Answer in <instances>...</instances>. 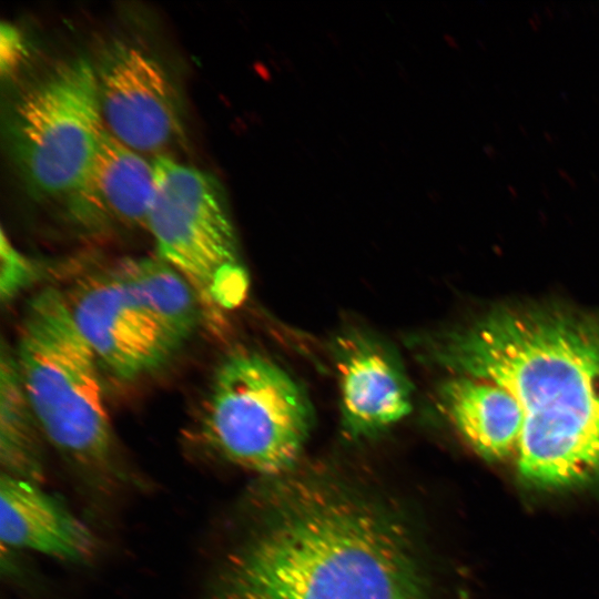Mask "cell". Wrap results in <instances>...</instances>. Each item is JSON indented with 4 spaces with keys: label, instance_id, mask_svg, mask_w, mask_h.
Here are the masks:
<instances>
[{
    "label": "cell",
    "instance_id": "6da1fadb",
    "mask_svg": "<svg viewBox=\"0 0 599 599\" xmlns=\"http://www.w3.org/2000/svg\"><path fill=\"white\" fill-rule=\"evenodd\" d=\"M274 488L210 599H432L416 534L390 500L331 479Z\"/></svg>",
    "mask_w": 599,
    "mask_h": 599
},
{
    "label": "cell",
    "instance_id": "9a60e30c",
    "mask_svg": "<svg viewBox=\"0 0 599 599\" xmlns=\"http://www.w3.org/2000/svg\"><path fill=\"white\" fill-rule=\"evenodd\" d=\"M0 295L3 303L10 302L35 278V267L1 232Z\"/></svg>",
    "mask_w": 599,
    "mask_h": 599
},
{
    "label": "cell",
    "instance_id": "5b68a950",
    "mask_svg": "<svg viewBox=\"0 0 599 599\" xmlns=\"http://www.w3.org/2000/svg\"><path fill=\"white\" fill-rule=\"evenodd\" d=\"M105 126L94 65L62 61L14 101L8 121L11 158L27 186L68 200L87 173Z\"/></svg>",
    "mask_w": 599,
    "mask_h": 599
},
{
    "label": "cell",
    "instance_id": "52a82bcc",
    "mask_svg": "<svg viewBox=\"0 0 599 599\" xmlns=\"http://www.w3.org/2000/svg\"><path fill=\"white\" fill-rule=\"evenodd\" d=\"M93 65L105 130L141 154L162 155L182 134L180 97L163 64L143 48L116 41Z\"/></svg>",
    "mask_w": 599,
    "mask_h": 599
},
{
    "label": "cell",
    "instance_id": "8992f818",
    "mask_svg": "<svg viewBox=\"0 0 599 599\" xmlns=\"http://www.w3.org/2000/svg\"><path fill=\"white\" fill-rule=\"evenodd\" d=\"M153 164L155 190L146 229L159 257L187 280L202 306L237 308L247 295L248 274L214 179L166 154Z\"/></svg>",
    "mask_w": 599,
    "mask_h": 599
},
{
    "label": "cell",
    "instance_id": "3957f363",
    "mask_svg": "<svg viewBox=\"0 0 599 599\" xmlns=\"http://www.w3.org/2000/svg\"><path fill=\"white\" fill-rule=\"evenodd\" d=\"M14 358L47 439L80 467L105 469L113 436L99 361L58 290L45 287L28 302Z\"/></svg>",
    "mask_w": 599,
    "mask_h": 599
},
{
    "label": "cell",
    "instance_id": "ba28073f",
    "mask_svg": "<svg viewBox=\"0 0 599 599\" xmlns=\"http://www.w3.org/2000/svg\"><path fill=\"white\" fill-rule=\"evenodd\" d=\"M67 301L98 361L119 378L134 379L158 369L180 347L115 266L82 280Z\"/></svg>",
    "mask_w": 599,
    "mask_h": 599
},
{
    "label": "cell",
    "instance_id": "4fadbf2b",
    "mask_svg": "<svg viewBox=\"0 0 599 599\" xmlns=\"http://www.w3.org/2000/svg\"><path fill=\"white\" fill-rule=\"evenodd\" d=\"M115 268L131 292L182 346L193 334L203 307L187 280L159 256L126 258Z\"/></svg>",
    "mask_w": 599,
    "mask_h": 599
},
{
    "label": "cell",
    "instance_id": "8fae6325",
    "mask_svg": "<svg viewBox=\"0 0 599 599\" xmlns=\"http://www.w3.org/2000/svg\"><path fill=\"white\" fill-rule=\"evenodd\" d=\"M0 539L10 548L27 549L67 561L89 559L95 550L90 529L38 483L2 474Z\"/></svg>",
    "mask_w": 599,
    "mask_h": 599
},
{
    "label": "cell",
    "instance_id": "2e32d148",
    "mask_svg": "<svg viewBox=\"0 0 599 599\" xmlns=\"http://www.w3.org/2000/svg\"><path fill=\"white\" fill-rule=\"evenodd\" d=\"M26 54V45L19 30L9 22L0 27V68L3 77L11 75Z\"/></svg>",
    "mask_w": 599,
    "mask_h": 599
},
{
    "label": "cell",
    "instance_id": "277c9868",
    "mask_svg": "<svg viewBox=\"0 0 599 599\" xmlns=\"http://www.w3.org/2000/svg\"><path fill=\"white\" fill-rule=\"evenodd\" d=\"M312 425L307 394L272 359L237 352L217 367L202 434L223 459L263 475L283 474L298 459Z\"/></svg>",
    "mask_w": 599,
    "mask_h": 599
},
{
    "label": "cell",
    "instance_id": "5bb4252c",
    "mask_svg": "<svg viewBox=\"0 0 599 599\" xmlns=\"http://www.w3.org/2000/svg\"><path fill=\"white\" fill-rule=\"evenodd\" d=\"M39 430L41 432L20 380L14 353L2 345L0 368L2 474L39 484L43 476Z\"/></svg>",
    "mask_w": 599,
    "mask_h": 599
},
{
    "label": "cell",
    "instance_id": "7a4b0ae2",
    "mask_svg": "<svg viewBox=\"0 0 599 599\" xmlns=\"http://www.w3.org/2000/svg\"><path fill=\"white\" fill-rule=\"evenodd\" d=\"M419 346L429 363L516 398L524 425L515 459L525 483L565 489L599 481V317L499 308Z\"/></svg>",
    "mask_w": 599,
    "mask_h": 599
},
{
    "label": "cell",
    "instance_id": "9c48e42d",
    "mask_svg": "<svg viewBox=\"0 0 599 599\" xmlns=\"http://www.w3.org/2000/svg\"><path fill=\"white\" fill-rule=\"evenodd\" d=\"M333 346L342 426L348 437L375 436L410 414L413 385L388 345L352 329L337 336Z\"/></svg>",
    "mask_w": 599,
    "mask_h": 599
},
{
    "label": "cell",
    "instance_id": "7c38bea8",
    "mask_svg": "<svg viewBox=\"0 0 599 599\" xmlns=\"http://www.w3.org/2000/svg\"><path fill=\"white\" fill-rule=\"evenodd\" d=\"M446 416L480 456L490 460L515 457L524 416L506 388L480 378L453 375L439 388Z\"/></svg>",
    "mask_w": 599,
    "mask_h": 599
},
{
    "label": "cell",
    "instance_id": "30bf717a",
    "mask_svg": "<svg viewBox=\"0 0 599 599\" xmlns=\"http://www.w3.org/2000/svg\"><path fill=\"white\" fill-rule=\"evenodd\" d=\"M155 190V170L139 152L106 130L75 191L65 201L82 225L115 223L146 227Z\"/></svg>",
    "mask_w": 599,
    "mask_h": 599
}]
</instances>
